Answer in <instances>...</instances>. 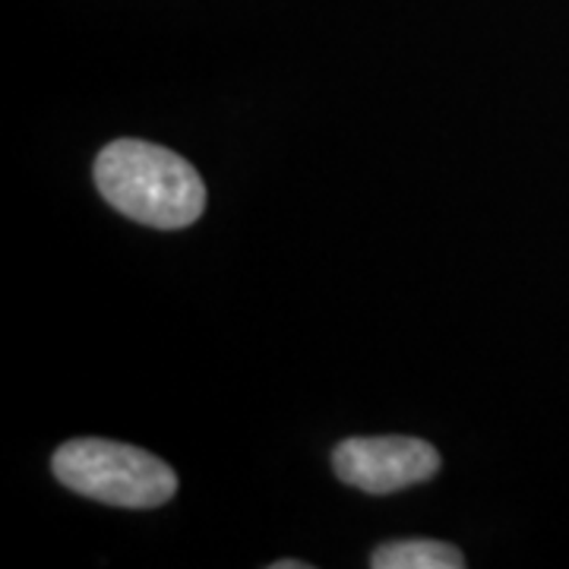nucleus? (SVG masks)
<instances>
[{
  "mask_svg": "<svg viewBox=\"0 0 569 569\" xmlns=\"http://www.w3.org/2000/svg\"><path fill=\"white\" fill-rule=\"evenodd\" d=\"M96 187L121 216L164 231L193 224L206 206L197 168L156 142H108L96 159Z\"/></svg>",
  "mask_w": 569,
  "mask_h": 569,
  "instance_id": "f257e3e1",
  "label": "nucleus"
},
{
  "mask_svg": "<svg viewBox=\"0 0 569 569\" xmlns=\"http://www.w3.org/2000/svg\"><path fill=\"white\" fill-rule=\"evenodd\" d=\"M54 478L89 500L121 509H152L178 490L174 468L146 449L114 440H70L54 452Z\"/></svg>",
  "mask_w": 569,
  "mask_h": 569,
  "instance_id": "f03ea898",
  "label": "nucleus"
},
{
  "mask_svg": "<svg viewBox=\"0 0 569 569\" xmlns=\"http://www.w3.org/2000/svg\"><path fill=\"white\" fill-rule=\"evenodd\" d=\"M336 475L367 493H392L440 471V452L418 437H351L332 452Z\"/></svg>",
  "mask_w": 569,
  "mask_h": 569,
  "instance_id": "7ed1b4c3",
  "label": "nucleus"
},
{
  "mask_svg": "<svg viewBox=\"0 0 569 569\" xmlns=\"http://www.w3.org/2000/svg\"><path fill=\"white\" fill-rule=\"evenodd\" d=\"M373 569H462L466 557L462 550L443 545V541H427V538H408L392 541L373 550L370 557Z\"/></svg>",
  "mask_w": 569,
  "mask_h": 569,
  "instance_id": "20e7f679",
  "label": "nucleus"
},
{
  "mask_svg": "<svg viewBox=\"0 0 569 569\" xmlns=\"http://www.w3.org/2000/svg\"><path fill=\"white\" fill-rule=\"evenodd\" d=\"M272 569H310V563H301V560H276Z\"/></svg>",
  "mask_w": 569,
  "mask_h": 569,
  "instance_id": "39448f33",
  "label": "nucleus"
}]
</instances>
